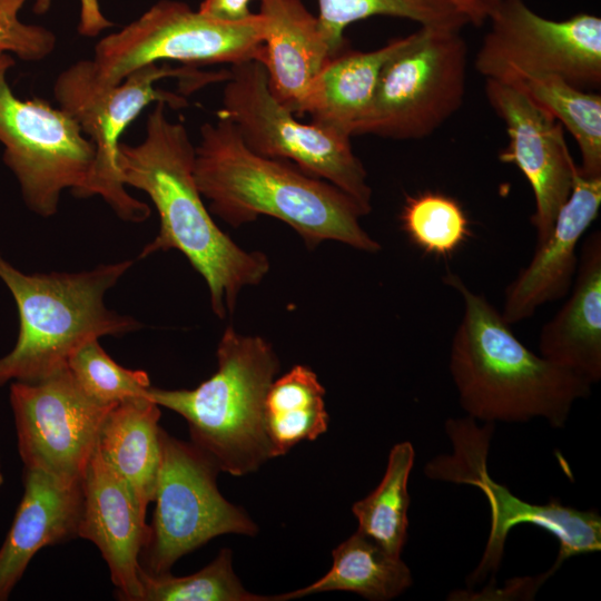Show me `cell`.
<instances>
[{
	"label": "cell",
	"instance_id": "cell-1",
	"mask_svg": "<svg viewBox=\"0 0 601 601\" xmlns=\"http://www.w3.org/2000/svg\"><path fill=\"white\" fill-rule=\"evenodd\" d=\"M167 105L156 102L138 145L120 142L118 167L125 186L145 191L159 215L160 227L140 258L177 249L204 277L213 312L225 318L246 286L269 270L260 252H246L213 220L194 176L195 146L181 122L169 120Z\"/></svg>",
	"mask_w": 601,
	"mask_h": 601
},
{
	"label": "cell",
	"instance_id": "cell-2",
	"mask_svg": "<svg viewBox=\"0 0 601 601\" xmlns=\"http://www.w3.org/2000/svg\"><path fill=\"white\" fill-rule=\"evenodd\" d=\"M194 176L210 213L233 227L265 215L289 225L308 248L336 240L367 253L381 249L361 226L366 214L353 198L287 160L255 154L226 117L200 127Z\"/></svg>",
	"mask_w": 601,
	"mask_h": 601
},
{
	"label": "cell",
	"instance_id": "cell-3",
	"mask_svg": "<svg viewBox=\"0 0 601 601\" xmlns=\"http://www.w3.org/2000/svg\"><path fill=\"white\" fill-rule=\"evenodd\" d=\"M443 282L463 300L450 372L467 415L485 423L542 417L554 428L563 427L575 401L589 396L591 384L531 352L501 312L457 274L447 270Z\"/></svg>",
	"mask_w": 601,
	"mask_h": 601
},
{
	"label": "cell",
	"instance_id": "cell-4",
	"mask_svg": "<svg viewBox=\"0 0 601 601\" xmlns=\"http://www.w3.org/2000/svg\"><path fill=\"white\" fill-rule=\"evenodd\" d=\"M131 260L79 273L26 274L0 255V279L19 314L18 339L0 357V387L9 382H37L67 366L86 343L139 328L132 317L105 305L106 293Z\"/></svg>",
	"mask_w": 601,
	"mask_h": 601
},
{
	"label": "cell",
	"instance_id": "cell-5",
	"mask_svg": "<svg viewBox=\"0 0 601 601\" xmlns=\"http://www.w3.org/2000/svg\"><path fill=\"white\" fill-rule=\"evenodd\" d=\"M218 368L193 390L149 387L147 396L183 416L190 442L209 455L220 472H256L273 459L265 428L267 392L279 370L273 346L228 326L217 347Z\"/></svg>",
	"mask_w": 601,
	"mask_h": 601
},
{
	"label": "cell",
	"instance_id": "cell-6",
	"mask_svg": "<svg viewBox=\"0 0 601 601\" xmlns=\"http://www.w3.org/2000/svg\"><path fill=\"white\" fill-rule=\"evenodd\" d=\"M227 77L228 70L201 71L155 62L110 85L97 77L91 60H79L60 72L53 86L59 108L78 122L96 148L81 197L98 195L121 219L144 221L150 215L149 207L130 196L120 178L118 154L124 131L150 104L180 109L187 106L185 95Z\"/></svg>",
	"mask_w": 601,
	"mask_h": 601
},
{
	"label": "cell",
	"instance_id": "cell-7",
	"mask_svg": "<svg viewBox=\"0 0 601 601\" xmlns=\"http://www.w3.org/2000/svg\"><path fill=\"white\" fill-rule=\"evenodd\" d=\"M217 115L229 119L248 149L293 161L305 174L331 183L365 214L372 209L367 173L352 149L351 137L314 122L303 124L272 93L258 60L230 66Z\"/></svg>",
	"mask_w": 601,
	"mask_h": 601
},
{
	"label": "cell",
	"instance_id": "cell-8",
	"mask_svg": "<svg viewBox=\"0 0 601 601\" xmlns=\"http://www.w3.org/2000/svg\"><path fill=\"white\" fill-rule=\"evenodd\" d=\"M466 70L461 29L421 26L384 65L356 135L394 140L428 137L461 108Z\"/></svg>",
	"mask_w": 601,
	"mask_h": 601
},
{
	"label": "cell",
	"instance_id": "cell-9",
	"mask_svg": "<svg viewBox=\"0 0 601 601\" xmlns=\"http://www.w3.org/2000/svg\"><path fill=\"white\" fill-rule=\"evenodd\" d=\"M156 508L139 555L149 574L170 572L185 554L224 534L254 536L257 524L217 487L215 461L191 442L160 428Z\"/></svg>",
	"mask_w": 601,
	"mask_h": 601
},
{
	"label": "cell",
	"instance_id": "cell-10",
	"mask_svg": "<svg viewBox=\"0 0 601 601\" xmlns=\"http://www.w3.org/2000/svg\"><path fill=\"white\" fill-rule=\"evenodd\" d=\"M266 29L260 12L244 21L225 22L194 11L185 2L161 0L120 31L104 37L91 61L97 77L110 85L155 62L191 67L262 62Z\"/></svg>",
	"mask_w": 601,
	"mask_h": 601
},
{
	"label": "cell",
	"instance_id": "cell-11",
	"mask_svg": "<svg viewBox=\"0 0 601 601\" xmlns=\"http://www.w3.org/2000/svg\"><path fill=\"white\" fill-rule=\"evenodd\" d=\"M494 424L479 427L472 417L449 420L446 433L453 444L451 455L437 456L425 466V474L435 480L472 484L485 495L491 511L489 540L480 563L467 578L470 584L485 579L500 566L510 531L519 524L544 529L555 536L559 554L552 569L556 571L569 558L601 549V518L597 510H578L551 499L546 504H532L493 481L487 473V454Z\"/></svg>",
	"mask_w": 601,
	"mask_h": 601
},
{
	"label": "cell",
	"instance_id": "cell-12",
	"mask_svg": "<svg viewBox=\"0 0 601 601\" xmlns=\"http://www.w3.org/2000/svg\"><path fill=\"white\" fill-rule=\"evenodd\" d=\"M13 65L12 57L0 51L2 159L27 207L50 217L57 213L65 189L81 197L96 148L68 112L39 98L21 100L12 92L7 75Z\"/></svg>",
	"mask_w": 601,
	"mask_h": 601
},
{
	"label": "cell",
	"instance_id": "cell-13",
	"mask_svg": "<svg viewBox=\"0 0 601 601\" xmlns=\"http://www.w3.org/2000/svg\"><path fill=\"white\" fill-rule=\"evenodd\" d=\"M490 29L475 56L485 79L502 82L522 76H556L579 89L601 85V19L577 13L551 20L523 0H502L487 17Z\"/></svg>",
	"mask_w": 601,
	"mask_h": 601
},
{
	"label": "cell",
	"instance_id": "cell-14",
	"mask_svg": "<svg viewBox=\"0 0 601 601\" xmlns=\"http://www.w3.org/2000/svg\"><path fill=\"white\" fill-rule=\"evenodd\" d=\"M10 405L23 467L80 483L112 406L87 396L67 366L37 382H12Z\"/></svg>",
	"mask_w": 601,
	"mask_h": 601
},
{
	"label": "cell",
	"instance_id": "cell-15",
	"mask_svg": "<svg viewBox=\"0 0 601 601\" xmlns=\"http://www.w3.org/2000/svg\"><path fill=\"white\" fill-rule=\"evenodd\" d=\"M485 96L509 137L499 160L515 165L532 188L535 207L531 224L539 245L549 237L571 194L578 165L568 148L563 127L519 89L485 79Z\"/></svg>",
	"mask_w": 601,
	"mask_h": 601
},
{
	"label": "cell",
	"instance_id": "cell-16",
	"mask_svg": "<svg viewBox=\"0 0 601 601\" xmlns=\"http://www.w3.org/2000/svg\"><path fill=\"white\" fill-rule=\"evenodd\" d=\"M78 536L92 542L106 561L117 597L141 601L139 555L148 524L128 487L95 447L81 480Z\"/></svg>",
	"mask_w": 601,
	"mask_h": 601
},
{
	"label": "cell",
	"instance_id": "cell-17",
	"mask_svg": "<svg viewBox=\"0 0 601 601\" xmlns=\"http://www.w3.org/2000/svg\"><path fill=\"white\" fill-rule=\"evenodd\" d=\"M601 176L579 171L566 201L560 208L549 237L536 245L531 262L508 286L502 317L515 324L531 317L550 302L564 297L578 268L580 239L599 215Z\"/></svg>",
	"mask_w": 601,
	"mask_h": 601
},
{
	"label": "cell",
	"instance_id": "cell-18",
	"mask_svg": "<svg viewBox=\"0 0 601 601\" xmlns=\"http://www.w3.org/2000/svg\"><path fill=\"white\" fill-rule=\"evenodd\" d=\"M23 494L0 546V601L9 599L28 564L42 548L78 536L81 482L67 484L23 467Z\"/></svg>",
	"mask_w": 601,
	"mask_h": 601
},
{
	"label": "cell",
	"instance_id": "cell-19",
	"mask_svg": "<svg viewBox=\"0 0 601 601\" xmlns=\"http://www.w3.org/2000/svg\"><path fill=\"white\" fill-rule=\"evenodd\" d=\"M570 297L542 326L540 355L583 377L601 378V233L583 242Z\"/></svg>",
	"mask_w": 601,
	"mask_h": 601
},
{
	"label": "cell",
	"instance_id": "cell-20",
	"mask_svg": "<svg viewBox=\"0 0 601 601\" xmlns=\"http://www.w3.org/2000/svg\"><path fill=\"white\" fill-rule=\"evenodd\" d=\"M267 29L262 63L274 97L294 115L315 77L335 56L317 17L300 0H259Z\"/></svg>",
	"mask_w": 601,
	"mask_h": 601
},
{
	"label": "cell",
	"instance_id": "cell-21",
	"mask_svg": "<svg viewBox=\"0 0 601 601\" xmlns=\"http://www.w3.org/2000/svg\"><path fill=\"white\" fill-rule=\"evenodd\" d=\"M405 37L372 51L344 49L324 65L313 80L297 116L352 137L367 117L382 69L403 46Z\"/></svg>",
	"mask_w": 601,
	"mask_h": 601
},
{
	"label": "cell",
	"instance_id": "cell-22",
	"mask_svg": "<svg viewBox=\"0 0 601 601\" xmlns=\"http://www.w3.org/2000/svg\"><path fill=\"white\" fill-rule=\"evenodd\" d=\"M159 407L147 393L112 406L96 444L145 516L154 501L160 465Z\"/></svg>",
	"mask_w": 601,
	"mask_h": 601
},
{
	"label": "cell",
	"instance_id": "cell-23",
	"mask_svg": "<svg viewBox=\"0 0 601 601\" xmlns=\"http://www.w3.org/2000/svg\"><path fill=\"white\" fill-rule=\"evenodd\" d=\"M332 555L333 563L325 575L305 588L274 595V601L328 591L354 592L372 601H386L413 583L411 570L401 556L388 553L359 531L337 545Z\"/></svg>",
	"mask_w": 601,
	"mask_h": 601
},
{
	"label": "cell",
	"instance_id": "cell-24",
	"mask_svg": "<svg viewBox=\"0 0 601 601\" xmlns=\"http://www.w3.org/2000/svg\"><path fill=\"white\" fill-rule=\"evenodd\" d=\"M325 388L307 366L296 365L274 380L265 400V428L273 457L300 441H314L328 427Z\"/></svg>",
	"mask_w": 601,
	"mask_h": 601
},
{
	"label": "cell",
	"instance_id": "cell-25",
	"mask_svg": "<svg viewBox=\"0 0 601 601\" xmlns=\"http://www.w3.org/2000/svg\"><path fill=\"white\" fill-rule=\"evenodd\" d=\"M548 111L575 140L580 174L601 176V96L551 75L522 76L505 82Z\"/></svg>",
	"mask_w": 601,
	"mask_h": 601
},
{
	"label": "cell",
	"instance_id": "cell-26",
	"mask_svg": "<svg viewBox=\"0 0 601 601\" xmlns=\"http://www.w3.org/2000/svg\"><path fill=\"white\" fill-rule=\"evenodd\" d=\"M414 459L411 442L395 444L390 451L380 484L352 506L358 523L357 531L397 556H401L407 540L411 503L407 484Z\"/></svg>",
	"mask_w": 601,
	"mask_h": 601
},
{
	"label": "cell",
	"instance_id": "cell-27",
	"mask_svg": "<svg viewBox=\"0 0 601 601\" xmlns=\"http://www.w3.org/2000/svg\"><path fill=\"white\" fill-rule=\"evenodd\" d=\"M321 30L336 55L346 48L344 30L356 21L388 16L420 26L461 29L469 19L447 0H318Z\"/></svg>",
	"mask_w": 601,
	"mask_h": 601
},
{
	"label": "cell",
	"instance_id": "cell-28",
	"mask_svg": "<svg viewBox=\"0 0 601 601\" xmlns=\"http://www.w3.org/2000/svg\"><path fill=\"white\" fill-rule=\"evenodd\" d=\"M141 601H274L247 591L234 572L233 552L223 549L201 570L185 577L149 574L140 566Z\"/></svg>",
	"mask_w": 601,
	"mask_h": 601
},
{
	"label": "cell",
	"instance_id": "cell-29",
	"mask_svg": "<svg viewBox=\"0 0 601 601\" xmlns=\"http://www.w3.org/2000/svg\"><path fill=\"white\" fill-rule=\"evenodd\" d=\"M401 221L414 245L437 257L451 256L471 236L469 219L460 203L439 191L407 196Z\"/></svg>",
	"mask_w": 601,
	"mask_h": 601
},
{
	"label": "cell",
	"instance_id": "cell-30",
	"mask_svg": "<svg viewBox=\"0 0 601 601\" xmlns=\"http://www.w3.org/2000/svg\"><path fill=\"white\" fill-rule=\"evenodd\" d=\"M67 367L85 394L102 406H115L146 395L150 387L145 371L122 367L106 353L98 339L77 349Z\"/></svg>",
	"mask_w": 601,
	"mask_h": 601
},
{
	"label": "cell",
	"instance_id": "cell-31",
	"mask_svg": "<svg viewBox=\"0 0 601 601\" xmlns=\"http://www.w3.org/2000/svg\"><path fill=\"white\" fill-rule=\"evenodd\" d=\"M26 1L0 0V51L24 61H40L55 50L57 39L49 29L20 20Z\"/></svg>",
	"mask_w": 601,
	"mask_h": 601
},
{
	"label": "cell",
	"instance_id": "cell-32",
	"mask_svg": "<svg viewBox=\"0 0 601 601\" xmlns=\"http://www.w3.org/2000/svg\"><path fill=\"white\" fill-rule=\"evenodd\" d=\"M55 0H35L33 11L37 14H45ZM81 18L79 30L86 36H96L111 23L104 17L98 0H80Z\"/></svg>",
	"mask_w": 601,
	"mask_h": 601
},
{
	"label": "cell",
	"instance_id": "cell-33",
	"mask_svg": "<svg viewBox=\"0 0 601 601\" xmlns=\"http://www.w3.org/2000/svg\"><path fill=\"white\" fill-rule=\"evenodd\" d=\"M249 3L250 0H203L198 11L216 20L239 22L253 16Z\"/></svg>",
	"mask_w": 601,
	"mask_h": 601
},
{
	"label": "cell",
	"instance_id": "cell-34",
	"mask_svg": "<svg viewBox=\"0 0 601 601\" xmlns=\"http://www.w3.org/2000/svg\"><path fill=\"white\" fill-rule=\"evenodd\" d=\"M450 1L461 13H463L471 24L481 26L487 20L486 14L479 6L476 0H447Z\"/></svg>",
	"mask_w": 601,
	"mask_h": 601
},
{
	"label": "cell",
	"instance_id": "cell-35",
	"mask_svg": "<svg viewBox=\"0 0 601 601\" xmlns=\"http://www.w3.org/2000/svg\"><path fill=\"white\" fill-rule=\"evenodd\" d=\"M502 0H476L479 6L482 8L484 13L486 14V18L491 14V12L499 6V3Z\"/></svg>",
	"mask_w": 601,
	"mask_h": 601
},
{
	"label": "cell",
	"instance_id": "cell-36",
	"mask_svg": "<svg viewBox=\"0 0 601 601\" xmlns=\"http://www.w3.org/2000/svg\"><path fill=\"white\" fill-rule=\"evenodd\" d=\"M2 484H3V475H2V473L0 471V487H1Z\"/></svg>",
	"mask_w": 601,
	"mask_h": 601
}]
</instances>
